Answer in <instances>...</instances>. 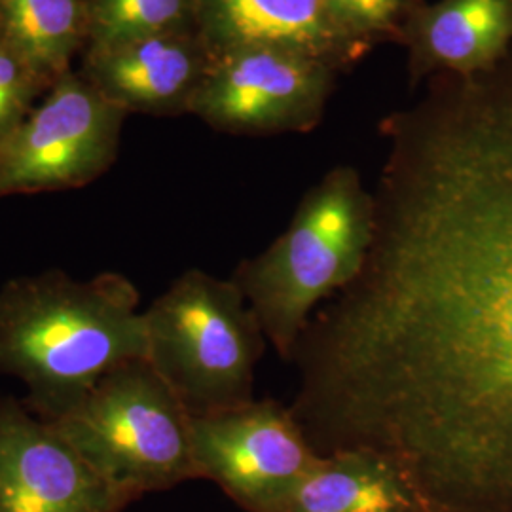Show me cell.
<instances>
[{
  "mask_svg": "<svg viewBox=\"0 0 512 512\" xmlns=\"http://www.w3.org/2000/svg\"><path fill=\"white\" fill-rule=\"evenodd\" d=\"M190 414L147 359L110 370L52 423L131 503L196 478Z\"/></svg>",
  "mask_w": 512,
  "mask_h": 512,
  "instance_id": "cell-5",
  "label": "cell"
},
{
  "mask_svg": "<svg viewBox=\"0 0 512 512\" xmlns=\"http://www.w3.org/2000/svg\"><path fill=\"white\" fill-rule=\"evenodd\" d=\"M143 317L147 361L190 418L255 401L256 365L268 338L232 277L188 270Z\"/></svg>",
  "mask_w": 512,
  "mask_h": 512,
  "instance_id": "cell-4",
  "label": "cell"
},
{
  "mask_svg": "<svg viewBox=\"0 0 512 512\" xmlns=\"http://www.w3.org/2000/svg\"><path fill=\"white\" fill-rule=\"evenodd\" d=\"M27 78L29 71L0 37V143L23 122Z\"/></svg>",
  "mask_w": 512,
  "mask_h": 512,
  "instance_id": "cell-17",
  "label": "cell"
},
{
  "mask_svg": "<svg viewBox=\"0 0 512 512\" xmlns=\"http://www.w3.org/2000/svg\"><path fill=\"white\" fill-rule=\"evenodd\" d=\"M190 437L196 478L245 512L277 511L321 459L291 408L272 399L192 418Z\"/></svg>",
  "mask_w": 512,
  "mask_h": 512,
  "instance_id": "cell-7",
  "label": "cell"
},
{
  "mask_svg": "<svg viewBox=\"0 0 512 512\" xmlns=\"http://www.w3.org/2000/svg\"><path fill=\"white\" fill-rule=\"evenodd\" d=\"M275 512H425L403 469L370 448L336 450L311 467Z\"/></svg>",
  "mask_w": 512,
  "mask_h": 512,
  "instance_id": "cell-13",
  "label": "cell"
},
{
  "mask_svg": "<svg viewBox=\"0 0 512 512\" xmlns=\"http://www.w3.org/2000/svg\"><path fill=\"white\" fill-rule=\"evenodd\" d=\"M139 304L137 287L114 272L10 279L0 289V374L21 380L38 418H61L110 370L147 359Z\"/></svg>",
  "mask_w": 512,
  "mask_h": 512,
  "instance_id": "cell-2",
  "label": "cell"
},
{
  "mask_svg": "<svg viewBox=\"0 0 512 512\" xmlns=\"http://www.w3.org/2000/svg\"><path fill=\"white\" fill-rule=\"evenodd\" d=\"M397 44L406 48L412 84L488 71L511 52L512 0H418Z\"/></svg>",
  "mask_w": 512,
  "mask_h": 512,
  "instance_id": "cell-12",
  "label": "cell"
},
{
  "mask_svg": "<svg viewBox=\"0 0 512 512\" xmlns=\"http://www.w3.org/2000/svg\"><path fill=\"white\" fill-rule=\"evenodd\" d=\"M374 219V194L359 171L336 165L304 194L287 230L262 253L239 262L232 281L285 361L315 310L361 274Z\"/></svg>",
  "mask_w": 512,
  "mask_h": 512,
  "instance_id": "cell-3",
  "label": "cell"
},
{
  "mask_svg": "<svg viewBox=\"0 0 512 512\" xmlns=\"http://www.w3.org/2000/svg\"><path fill=\"white\" fill-rule=\"evenodd\" d=\"M344 27L370 48L395 42L404 18L418 0H325Z\"/></svg>",
  "mask_w": 512,
  "mask_h": 512,
  "instance_id": "cell-16",
  "label": "cell"
},
{
  "mask_svg": "<svg viewBox=\"0 0 512 512\" xmlns=\"http://www.w3.org/2000/svg\"><path fill=\"white\" fill-rule=\"evenodd\" d=\"M122 112L80 80L59 82L0 143V198L92 183L116 156Z\"/></svg>",
  "mask_w": 512,
  "mask_h": 512,
  "instance_id": "cell-8",
  "label": "cell"
},
{
  "mask_svg": "<svg viewBox=\"0 0 512 512\" xmlns=\"http://www.w3.org/2000/svg\"><path fill=\"white\" fill-rule=\"evenodd\" d=\"M93 48L196 29V0H90Z\"/></svg>",
  "mask_w": 512,
  "mask_h": 512,
  "instance_id": "cell-15",
  "label": "cell"
},
{
  "mask_svg": "<svg viewBox=\"0 0 512 512\" xmlns=\"http://www.w3.org/2000/svg\"><path fill=\"white\" fill-rule=\"evenodd\" d=\"M131 505L52 423L0 397V512H124Z\"/></svg>",
  "mask_w": 512,
  "mask_h": 512,
  "instance_id": "cell-9",
  "label": "cell"
},
{
  "mask_svg": "<svg viewBox=\"0 0 512 512\" xmlns=\"http://www.w3.org/2000/svg\"><path fill=\"white\" fill-rule=\"evenodd\" d=\"M82 29L80 0H0V37L31 74L59 73Z\"/></svg>",
  "mask_w": 512,
  "mask_h": 512,
  "instance_id": "cell-14",
  "label": "cell"
},
{
  "mask_svg": "<svg viewBox=\"0 0 512 512\" xmlns=\"http://www.w3.org/2000/svg\"><path fill=\"white\" fill-rule=\"evenodd\" d=\"M340 71L283 48L219 55L188 112L236 135L308 133L325 116Z\"/></svg>",
  "mask_w": 512,
  "mask_h": 512,
  "instance_id": "cell-6",
  "label": "cell"
},
{
  "mask_svg": "<svg viewBox=\"0 0 512 512\" xmlns=\"http://www.w3.org/2000/svg\"><path fill=\"white\" fill-rule=\"evenodd\" d=\"M211 65L198 29L93 48L90 55L93 88L122 110L190 109Z\"/></svg>",
  "mask_w": 512,
  "mask_h": 512,
  "instance_id": "cell-11",
  "label": "cell"
},
{
  "mask_svg": "<svg viewBox=\"0 0 512 512\" xmlns=\"http://www.w3.org/2000/svg\"><path fill=\"white\" fill-rule=\"evenodd\" d=\"M196 29L215 57L243 48H283L340 73L370 54L325 0H196Z\"/></svg>",
  "mask_w": 512,
  "mask_h": 512,
  "instance_id": "cell-10",
  "label": "cell"
},
{
  "mask_svg": "<svg viewBox=\"0 0 512 512\" xmlns=\"http://www.w3.org/2000/svg\"><path fill=\"white\" fill-rule=\"evenodd\" d=\"M380 122L374 239L311 315L289 408L393 459L425 512H512V48Z\"/></svg>",
  "mask_w": 512,
  "mask_h": 512,
  "instance_id": "cell-1",
  "label": "cell"
}]
</instances>
